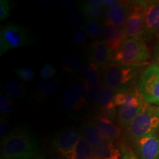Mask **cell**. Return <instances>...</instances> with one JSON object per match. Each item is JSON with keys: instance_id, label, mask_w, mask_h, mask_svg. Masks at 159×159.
<instances>
[{"instance_id": "6da1fadb", "label": "cell", "mask_w": 159, "mask_h": 159, "mask_svg": "<svg viewBox=\"0 0 159 159\" xmlns=\"http://www.w3.org/2000/svg\"><path fill=\"white\" fill-rule=\"evenodd\" d=\"M144 67L145 64L110 65L102 71V83L115 94L128 92L135 89Z\"/></svg>"}, {"instance_id": "7a4b0ae2", "label": "cell", "mask_w": 159, "mask_h": 159, "mask_svg": "<svg viewBox=\"0 0 159 159\" xmlns=\"http://www.w3.org/2000/svg\"><path fill=\"white\" fill-rule=\"evenodd\" d=\"M39 142L31 133L23 128H17L10 132L2 141V157L8 159L21 155L37 152Z\"/></svg>"}, {"instance_id": "3957f363", "label": "cell", "mask_w": 159, "mask_h": 159, "mask_svg": "<svg viewBox=\"0 0 159 159\" xmlns=\"http://www.w3.org/2000/svg\"><path fill=\"white\" fill-rule=\"evenodd\" d=\"M159 130L158 108L147 103L142 112L125 129V136L133 142L143 137L156 134Z\"/></svg>"}, {"instance_id": "277c9868", "label": "cell", "mask_w": 159, "mask_h": 159, "mask_svg": "<svg viewBox=\"0 0 159 159\" xmlns=\"http://www.w3.org/2000/svg\"><path fill=\"white\" fill-rule=\"evenodd\" d=\"M150 56L144 39L127 38L119 50L113 54L111 65L145 64Z\"/></svg>"}, {"instance_id": "5b68a950", "label": "cell", "mask_w": 159, "mask_h": 159, "mask_svg": "<svg viewBox=\"0 0 159 159\" xmlns=\"http://www.w3.org/2000/svg\"><path fill=\"white\" fill-rule=\"evenodd\" d=\"M137 89L145 102L159 105V66H149L142 71L137 82Z\"/></svg>"}, {"instance_id": "8992f818", "label": "cell", "mask_w": 159, "mask_h": 159, "mask_svg": "<svg viewBox=\"0 0 159 159\" xmlns=\"http://www.w3.org/2000/svg\"><path fill=\"white\" fill-rule=\"evenodd\" d=\"M32 43L28 30L14 23H8L2 27L0 33V55L7 51Z\"/></svg>"}, {"instance_id": "52a82bcc", "label": "cell", "mask_w": 159, "mask_h": 159, "mask_svg": "<svg viewBox=\"0 0 159 159\" xmlns=\"http://www.w3.org/2000/svg\"><path fill=\"white\" fill-rule=\"evenodd\" d=\"M147 102H144L137 88L128 91L125 104L119 107L117 114V123L122 128L126 129L142 112Z\"/></svg>"}, {"instance_id": "ba28073f", "label": "cell", "mask_w": 159, "mask_h": 159, "mask_svg": "<svg viewBox=\"0 0 159 159\" xmlns=\"http://www.w3.org/2000/svg\"><path fill=\"white\" fill-rule=\"evenodd\" d=\"M147 3L148 1L130 2L128 18L123 27L127 38H140L143 39Z\"/></svg>"}, {"instance_id": "9c48e42d", "label": "cell", "mask_w": 159, "mask_h": 159, "mask_svg": "<svg viewBox=\"0 0 159 159\" xmlns=\"http://www.w3.org/2000/svg\"><path fill=\"white\" fill-rule=\"evenodd\" d=\"M87 89L83 82L75 83L63 91L61 105L67 111L78 112L86 105Z\"/></svg>"}, {"instance_id": "30bf717a", "label": "cell", "mask_w": 159, "mask_h": 159, "mask_svg": "<svg viewBox=\"0 0 159 159\" xmlns=\"http://www.w3.org/2000/svg\"><path fill=\"white\" fill-rule=\"evenodd\" d=\"M82 137L80 131L66 128L58 133L52 141V148L59 156L67 158Z\"/></svg>"}, {"instance_id": "8fae6325", "label": "cell", "mask_w": 159, "mask_h": 159, "mask_svg": "<svg viewBox=\"0 0 159 159\" xmlns=\"http://www.w3.org/2000/svg\"><path fill=\"white\" fill-rule=\"evenodd\" d=\"M159 37V1H148L144 13L143 39L150 41Z\"/></svg>"}, {"instance_id": "7c38bea8", "label": "cell", "mask_w": 159, "mask_h": 159, "mask_svg": "<svg viewBox=\"0 0 159 159\" xmlns=\"http://www.w3.org/2000/svg\"><path fill=\"white\" fill-rule=\"evenodd\" d=\"M135 155L139 159H159V136L150 135L134 142Z\"/></svg>"}, {"instance_id": "4fadbf2b", "label": "cell", "mask_w": 159, "mask_h": 159, "mask_svg": "<svg viewBox=\"0 0 159 159\" xmlns=\"http://www.w3.org/2000/svg\"><path fill=\"white\" fill-rule=\"evenodd\" d=\"M102 33L103 39L113 53L118 51L127 39L123 27L116 26L109 21H105Z\"/></svg>"}, {"instance_id": "5bb4252c", "label": "cell", "mask_w": 159, "mask_h": 159, "mask_svg": "<svg viewBox=\"0 0 159 159\" xmlns=\"http://www.w3.org/2000/svg\"><path fill=\"white\" fill-rule=\"evenodd\" d=\"M113 52L108 47L107 42L103 41H96L91 44L90 56L91 62L99 67V70H104L111 65Z\"/></svg>"}, {"instance_id": "9a60e30c", "label": "cell", "mask_w": 159, "mask_h": 159, "mask_svg": "<svg viewBox=\"0 0 159 159\" xmlns=\"http://www.w3.org/2000/svg\"><path fill=\"white\" fill-rule=\"evenodd\" d=\"M130 3L129 1H116L105 11L106 21H111L118 27H124L129 13Z\"/></svg>"}, {"instance_id": "2e32d148", "label": "cell", "mask_w": 159, "mask_h": 159, "mask_svg": "<svg viewBox=\"0 0 159 159\" xmlns=\"http://www.w3.org/2000/svg\"><path fill=\"white\" fill-rule=\"evenodd\" d=\"M92 122L103 139H108L115 142L120 136L122 128L118 123H115L114 121L98 115Z\"/></svg>"}, {"instance_id": "e0dca14e", "label": "cell", "mask_w": 159, "mask_h": 159, "mask_svg": "<svg viewBox=\"0 0 159 159\" xmlns=\"http://www.w3.org/2000/svg\"><path fill=\"white\" fill-rule=\"evenodd\" d=\"M93 149L95 159H122V153L120 148H117L114 142L102 139L97 146Z\"/></svg>"}, {"instance_id": "ac0fdd59", "label": "cell", "mask_w": 159, "mask_h": 159, "mask_svg": "<svg viewBox=\"0 0 159 159\" xmlns=\"http://www.w3.org/2000/svg\"><path fill=\"white\" fill-rule=\"evenodd\" d=\"M80 74L83 78V83H85V87L102 86L99 69L94 63L89 62L83 65L80 69Z\"/></svg>"}, {"instance_id": "d6986e66", "label": "cell", "mask_w": 159, "mask_h": 159, "mask_svg": "<svg viewBox=\"0 0 159 159\" xmlns=\"http://www.w3.org/2000/svg\"><path fill=\"white\" fill-rule=\"evenodd\" d=\"M59 89L60 85L57 80L40 78L37 83L34 97L37 100H41L52 97L58 92Z\"/></svg>"}, {"instance_id": "ffe728a7", "label": "cell", "mask_w": 159, "mask_h": 159, "mask_svg": "<svg viewBox=\"0 0 159 159\" xmlns=\"http://www.w3.org/2000/svg\"><path fill=\"white\" fill-rule=\"evenodd\" d=\"M80 132L83 138L92 148L97 146L103 139L92 121L85 122Z\"/></svg>"}, {"instance_id": "44dd1931", "label": "cell", "mask_w": 159, "mask_h": 159, "mask_svg": "<svg viewBox=\"0 0 159 159\" xmlns=\"http://www.w3.org/2000/svg\"><path fill=\"white\" fill-rule=\"evenodd\" d=\"M68 159H95L93 149L83 137L77 143Z\"/></svg>"}, {"instance_id": "7402d4cb", "label": "cell", "mask_w": 159, "mask_h": 159, "mask_svg": "<svg viewBox=\"0 0 159 159\" xmlns=\"http://www.w3.org/2000/svg\"><path fill=\"white\" fill-rule=\"evenodd\" d=\"M60 62L64 71L69 73L76 72L81 69V61L75 55L63 53L60 57Z\"/></svg>"}, {"instance_id": "603a6c76", "label": "cell", "mask_w": 159, "mask_h": 159, "mask_svg": "<svg viewBox=\"0 0 159 159\" xmlns=\"http://www.w3.org/2000/svg\"><path fill=\"white\" fill-rule=\"evenodd\" d=\"M80 13L85 21H98L105 14V7H92L85 2L81 5Z\"/></svg>"}, {"instance_id": "cb8c5ba5", "label": "cell", "mask_w": 159, "mask_h": 159, "mask_svg": "<svg viewBox=\"0 0 159 159\" xmlns=\"http://www.w3.org/2000/svg\"><path fill=\"white\" fill-rule=\"evenodd\" d=\"M115 93L111 89L102 85L99 91V105L100 110L116 108L114 104Z\"/></svg>"}, {"instance_id": "d4e9b609", "label": "cell", "mask_w": 159, "mask_h": 159, "mask_svg": "<svg viewBox=\"0 0 159 159\" xmlns=\"http://www.w3.org/2000/svg\"><path fill=\"white\" fill-rule=\"evenodd\" d=\"M4 91L7 96L16 98H22L27 94L25 87L19 81L11 80L4 85Z\"/></svg>"}, {"instance_id": "484cf974", "label": "cell", "mask_w": 159, "mask_h": 159, "mask_svg": "<svg viewBox=\"0 0 159 159\" xmlns=\"http://www.w3.org/2000/svg\"><path fill=\"white\" fill-rule=\"evenodd\" d=\"M82 14L80 12L75 11V10H70L66 13L67 21H68L69 25L72 29H76L79 27L81 23V19H82Z\"/></svg>"}, {"instance_id": "4316f807", "label": "cell", "mask_w": 159, "mask_h": 159, "mask_svg": "<svg viewBox=\"0 0 159 159\" xmlns=\"http://www.w3.org/2000/svg\"><path fill=\"white\" fill-rule=\"evenodd\" d=\"M84 25L88 31L89 35L92 38L99 36L102 31V26L98 21H86Z\"/></svg>"}, {"instance_id": "83f0119b", "label": "cell", "mask_w": 159, "mask_h": 159, "mask_svg": "<svg viewBox=\"0 0 159 159\" xmlns=\"http://www.w3.org/2000/svg\"><path fill=\"white\" fill-rule=\"evenodd\" d=\"M15 74L23 82H30L35 77V72L30 68H19L14 69Z\"/></svg>"}, {"instance_id": "f1b7e54d", "label": "cell", "mask_w": 159, "mask_h": 159, "mask_svg": "<svg viewBox=\"0 0 159 159\" xmlns=\"http://www.w3.org/2000/svg\"><path fill=\"white\" fill-rule=\"evenodd\" d=\"M14 110V106L11 97L2 95L0 97V111L2 114H8Z\"/></svg>"}, {"instance_id": "f546056e", "label": "cell", "mask_w": 159, "mask_h": 159, "mask_svg": "<svg viewBox=\"0 0 159 159\" xmlns=\"http://www.w3.org/2000/svg\"><path fill=\"white\" fill-rule=\"evenodd\" d=\"M89 33L85 25L82 26L75 31L72 37V41L75 44H80L86 40L89 36Z\"/></svg>"}, {"instance_id": "4dcf8cb0", "label": "cell", "mask_w": 159, "mask_h": 159, "mask_svg": "<svg viewBox=\"0 0 159 159\" xmlns=\"http://www.w3.org/2000/svg\"><path fill=\"white\" fill-rule=\"evenodd\" d=\"M56 74V69L50 63H47L40 71V77L44 80H52Z\"/></svg>"}, {"instance_id": "1f68e13d", "label": "cell", "mask_w": 159, "mask_h": 159, "mask_svg": "<svg viewBox=\"0 0 159 159\" xmlns=\"http://www.w3.org/2000/svg\"><path fill=\"white\" fill-rule=\"evenodd\" d=\"M12 7H13V4L11 2L7 0L0 1V20L1 21H4L9 17Z\"/></svg>"}, {"instance_id": "d6a6232c", "label": "cell", "mask_w": 159, "mask_h": 159, "mask_svg": "<svg viewBox=\"0 0 159 159\" xmlns=\"http://www.w3.org/2000/svg\"><path fill=\"white\" fill-rule=\"evenodd\" d=\"M119 148H120L122 153V159H139L134 152L126 145L120 144H119Z\"/></svg>"}, {"instance_id": "836d02e7", "label": "cell", "mask_w": 159, "mask_h": 159, "mask_svg": "<svg viewBox=\"0 0 159 159\" xmlns=\"http://www.w3.org/2000/svg\"><path fill=\"white\" fill-rule=\"evenodd\" d=\"M9 134V125L7 121L5 118L2 117L1 121H0V136H1L2 141L8 136Z\"/></svg>"}, {"instance_id": "e575fe53", "label": "cell", "mask_w": 159, "mask_h": 159, "mask_svg": "<svg viewBox=\"0 0 159 159\" xmlns=\"http://www.w3.org/2000/svg\"><path fill=\"white\" fill-rule=\"evenodd\" d=\"M127 94H128V92L117 93V94H115L114 102L116 107L119 108V107L122 106L125 104L127 98Z\"/></svg>"}, {"instance_id": "d590c367", "label": "cell", "mask_w": 159, "mask_h": 159, "mask_svg": "<svg viewBox=\"0 0 159 159\" xmlns=\"http://www.w3.org/2000/svg\"><path fill=\"white\" fill-rule=\"evenodd\" d=\"M8 159H43V157L40 155L39 152H30V153H27L15 157H12Z\"/></svg>"}, {"instance_id": "8d00e7d4", "label": "cell", "mask_w": 159, "mask_h": 159, "mask_svg": "<svg viewBox=\"0 0 159 159\" xmlns=\"http://www.w3.org/2000/svg\"><path fill=\"white\" fill-rule=\"evenodd\" d=\"M60 6L63 9H71L74 7L75 2L70 0H62L60 2Z\"/></svg>"}, {"instance_id": "74e56055", "label": "cell", "mask_w": 159, "mask_h": 159, "mask_svg": "<svg viewBox=\"0 0 159 159\" xmlns=\"http://www.w3.org/2000/svg\"><path fill=\"white\" fill-rule=\"evenodd\" d=\"M85 2L92 7H102L103 6V0H89Z\"/></svg>"}, {"instance_id": "f35d334b", "label": "cell", "mask_w": 159, "mask_h": 159, "mask_svg": "<svg viewBox=\"0 0 159 159\" xmlns=\"http://www.w3.org/2000/svg\"><path fill=\"white\" fill-rule=\"evenodd\" d=\"M154 56L159 61V37L154 47Z\"/></svg>"}, {"instance_id": "ab89813d", "label": "cell", "mask_w": 159, "mask_h": 159, "mask_svg": "<svg viewBox=\"0 0 159 159\" xmlns=\"http://www.w3.org/2000/svg\"><path fill=\"white\" fill-rule=\"evenodd\" d=\"M115 2H116L115 0H103V6L105 7H107V8H108L110 6L114 5Z\"/></svg>"}, {"instance_id": "60d3db41", "label": "cell", "mask_w": 159, "mask_h": 159, "mask_svg": "<svg viewBox=\"0 0 159 159\" xmlns=\"http://www.w3.org/2000/svg\"><path fill=\"white\" fill-rule=\"evenodd\" d=\"M54 159H68V158H65V157H63V156H59L58 157H56V158H55Z\"/></svg>"}, {"instance_id": "b9f144b4", "label": "cell", "mask_w": 159, "mask_h": 159, "mask_svg": "<svg viewBox=\"0 0 159 159\" xmlns=\"http://www.w3.org/2000/svg\"><path fill=\"white\" fill-rule=\"evenodd\" d=\"M158 111H159V105H158Z\"/></svg>"}]
</instances>
